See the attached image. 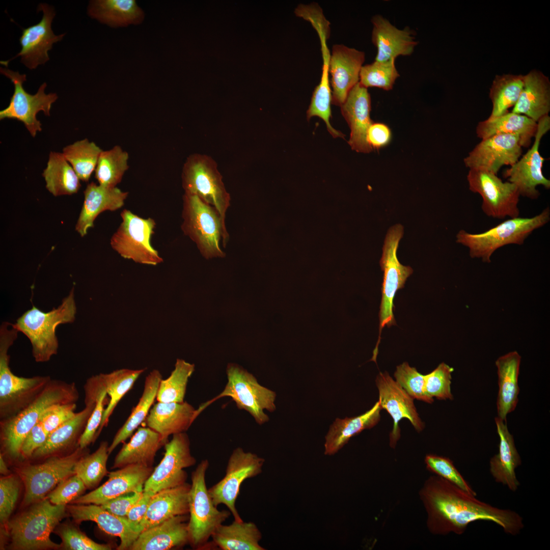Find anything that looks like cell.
Segmentation results:
<instances>
[{
    "label": "cell",
    "mask_w": 550,
    "mask_h": 550,
    "mask_svg": "<svg viewBox=\"0 0 550 550\" xmlns=\"http://www.w3.org/2000/svg\"><path fill=\"white\" fill-rule=\"evenodd\" d=\"M419 496L427 514V528L433 534L461 535L470 524L477 520L493 522L513 536L524 528L518 513L482 502L436 475L426 480Z\"/></svg>",
    "instance_id": "cell-1"
},
{
    "label": "cell",
    "mask_w": 550,
    "mask_h": 550,
    "mask_svg": "<svg viewBox=\"0 0 550 550\" xmlns=\"http://www.w3.org/2000/svg\"><path fill=\"white\" fill-rule=\"evenodd\" d=\"M79 393L74 382L51 379L42 392L24 409L0 421L3 450L12 459L20 457V450L25 437L39 421L49 406L58 403L76 402Z\"/></svg>",
    "instance_id": "cell-2"
},
{
    "label": "cell",
    "mask_w": 550,
    "mask_h": 550,
    "mask_svg": "<svg viewBox=\"0 0 550 550\" xmlns=\"http://www.w3.org/2000/svg\"><path fill=\"white\" fill-rule=\"evenodd\" d=\"M76 311L73 288L58 308L44 312L33 306L12 325L30 340L35 361L46 362L58 352L57 327L61 324L73 322Z\"/></svg>",
    "instance_id": "cell-3"
},
{
    "label": "cell",
    "mask_w": 550,
    "mask_h": 550,
    "mask_svg": "<svg viewBox=\"0 0 550 550\" xmlns=\"http://www.w3.org/2000/svg\"><path fill=\"white\" fill-rule=\"evenodd\" d=\"M8 322L0 328V419L11 417L28 406L51 379L49 376L19 377L9 367L8 349L17 338L18 331Z\"/></svg>",
    "instance_id": "cell-4"
},
{
    "label": "cell",
    "mask_w": 550,
    "mask_h": 550,
    "mask_svg": "<svg viewBox=\"0 0 550 550\" xmlns=\"http://www.w3.org/2000/svg\"><path fill=\"white\" fill-rule=\"evenodd\" d=\"M549 220L550 210L546 207L532 217L510 218L482 233H471L461 230L456 235V242L468 248L471 258L490 263L492 254L498 249L508 244H524L534 231L545 225Z\"/></svg>",
    "instance_id": "cell-5"
},
{
    "label": "cell",
    "mask_w": 550,
    "mask_h": 550,
    "mask_svg": "<svg viewBox=\"0 0 550 550\" xmlns=\"http://www.w3.org/2000/svg\"><path fill=\"white\" fill-rule=\"evenodd\" d=\"M181 229L196 244L207 259L225 256L220 244L225 246L229 234L224 221L217 210L196 195L183 196Z\"/></svg>",
    "instance_id": "cell-6"
},
{
    "label": "cell",
    "mask_w": 550,
    "mask_h": 550,
    "mask_svg": "<svg viewBox=\"0 0 550 550\" xmlns=\"http://www.w3.org/2000/svg\"><path fill=\"white\" fill-rule=\"evenodd\" d=\"M209 465L208 459H204L191 474L188 544L197 549L210 547L209 539L212 534L231 514L229 510H219L210 496L205 481Z\"/></svg>",
    "instance_id": "cell-7"
},
{
    "label": "cell",
    "mask_w": 550,
    "mask_h": 550,
    "mask_svg": "<svg viewBox=\"0 0 550 550\" xmlns=\"http://www.w3.org/2000/svg\"><path fill=\"white\" fill-rule=\"evenodd\" d=\"M41 500L8 524L13 548L17 549L59 548L50 533L64 516L66 505H55Z\"/></svg>",
    "instance_id": "cell-8"
},
{
    "label": "cell",
    "mask_w": 550,
    "mask_h": 550,
    "mask_svg": "<svg viewBox=\"0 0 550 550\" xmlns=\"http://www.w3.org/2000/svg\"><path fill=\"white\" fill-rule=\"evenodd\" d=\"M226 372L227 382L224 390L200 405L198 408L199 413L218 399L229 397L238 409L249 413L258 424L269 421V417L264 410L271 413L276 410V393L261 386L252 374L236 364H228Z\"/></svg>",
    "instance_id": "cell-9"
},
{
    "label": "cell",
    "mask_w": 550,
    "mask_h": 550,
    "mask_svg": "<svg viewBox=\"0 0 550 550\" xmlns=\"http://www.w3.org/2000/svg\"><path fill=\"white\" fill-rule=\"evenodd\" d=\"M181 180L184 193L196 195L214 207L225 221L231 197L212 157L200 153L190 154L183 164Z\"/></svg>",
    "instance_id": "cell-10"
},
{
    "label": "cell",
    "mask_w": 550,
    "mask_h": 550,
    "mask_svg": "<svg viewBox=\"0 0 550 550\" xmlns=\"http://www.w3.org/2000/svg\"><path fill=\"white\" fill-rule=\"evenodd\" d=\"M403 233V227L401 224H396L389 229L384 241L382 254L380 260L383 278L379 314V336L373 352L372 357L374 359L377 358L378 354L382 328L386 326L390 327L396 324L393 314L395 295L398 290L404 287L407 278L413 272L411 267L401 264L397 256L399 243Z\"/></svg>",
    "instance_id": "cell-11"
},
{
    "label": "cell",
    "mask_w": 550,
    "mask_h": 550,
    "mask_svg": "<svg viewBox=\"0 0 550 550\" xmlns=\"http://www.w3.org/2000/svg\"><path fill=\"white\" fill-rule=\"evenodd\" d=\"M122 223L111 239V245L124 258L136 263L156 265L163 261L151 245V238L156 223L151 218H143L124 209Z\"/></svg>",
    "instance_id": "cell-12"
},
{
    "label": "cell",
    "mask_w": 550,
    "mask_h": 550,
    "mask_svg": "<svg viewBox=\"0 0 550 550\" xmlns=\"http://www.w3.org/2000/svg\"><path fill=\"white\" fill-rule=\"evenodd\" d=\"M86 449L78 447L70 453L50 456L43 463L20 468L18 474L25 489L24 504L41 500L61 481L74 475L75 463L88 453Z\"/></svg>",
    "instance_id": "cell-13"
},
{
    "label": "cell",
    "mask_w": 550,
    "mask_h": 550,
    "mask_svg": "<svg viewBox=\"0 0 550 550\" xmlns=\"http://www.w3.org/2000/svg\"><path fill=\"white\" fill-rule=\"evenodd\" d=\"M0 71L11 80L14 86L9 105L0 111V120L15 119L22 122L32 136L35 138L37 132L42 130L41 123L37 119V114L43 111L45 115L49 116L52 104L58 99V95L54 93L45 94V82L40 86L35 94H30L23 87V82L26 80L25 74H20L18 71L2 67Z\"/></svg>",
    "instance_id": "cell-14"
},
{
    "label": "cell",
    "mask_w": 550,
    "mask_h": 550,
    "mask_svg": "<svg viewBox=\"0 0 550 550\" xmlns=\"http://www.w3.org/2000/svg\"><path fill=\"white\" fill-rule=\"evenodd\" d=\"M264 462V458L241 447L234 449L228 460L225 476L208 488L214 505H225L234 520H243L236 507L241 485L245 480L260 474Z\"/></svg>",
    "instance_id": "cell-15"
},
{
    "label": "cell",
    "mask_w": 550,
    "mask_h": 550,
    "mask_svg": "<svg viewBox=\"0 0 550 550\" xmlns=\"http://www.w3.org/2000/svg\"><path fill=\"white\" fill-rule=\"evenodd\" d=\"M467 180L470 190L481 196V209L485 215L500 219L519 216L520 196L513 183L503 182L497 175L477 169L469 170Z\"/></svg>",
    "instance_id": "cell-16"
},
{
    "label": "cell",
    "mask_w": 550,
    "mask_h": 550,
    "mask_svg": "<svg viewBox=\"0 0 550 550\" xmlns=\"http://www.w3.org/2000/svg\"><path fill=\"white\" fill-rule=\"evenodd\" d=\"M190 445L185 432L173 435L164 446L163 457L144 484V492L152 496L162 489L186 482L188 475L184 469L194 465L197 461L191 453Z\"/></svg>",
    "instance_id": "cell-17"
},
{
    "label": "cell",
    "mask_w": 550,
    "mask_h": 550,
    "mask_svg": "<svg viewBox=\"0 0 550 550\" xmlns=\"http://www.w3.org/2000/svg\"><path fill=\"white\" fill-rule=\"evenodd\" d=\"M537 124L531 148L503 174L508 181L516 186L520 196L533 200L537 199L540 196L537 189L538 185L547 189L550 188V180L544 176L542 171L544 158L539 152L541 140L550 129L549 116L543 117L537 122Z\"/></svg>",
    "instance_id": "cell-18"
},
{
    "label": "cell",
    "mask_w": 550,
    "mask_h": 550,
    "mask_svg": "<svg viewBox=\"0 0 550 550\" xmlns=\"http://www.w3.org/2000/svg\"><path fill=\"white\" fill-rule=\"evenodd\" d=\"M521 154L518 135L499 134L482 140L464 158V163L469 169L497 175L503 166L515 163Z\"/></svg>",
    "instance_id": "cell-19"
},
{
    "label": "cell",
    "mask_w": 550,
    "mask_h": 550,
    "mask_svg": "<svg viewBox=\"0 0 550 550\" xmlns=\"http://www.w3.org/2000/svg\"><path fill=\"white\" fill-rule=\"evenodd\" d=\"M39 11L43 12L41 20L37 24L22 29L19 38L21 49L11 60L1 61V64L8 67L10 60L21 57V62L30 69L44 64L49 60L48 51L53 43L61 40L65 34L56 35L51 29V22L55 16L53 8L44 3L40 4Z\"/></svg>",
    "instance_id": "cell-20"
},
{
    "label": "cell",
    "mask_w": 550,
    "mask_h": 550,
    "mask_svg": "<svg viewBox=\"0 0 550 550\" xmlns=\"http://www.w3.org/2000/svg\"><path fill=\"white\" fill-rule=\"evenodd\" d=\"M379 392V400L382 409H386L393 420V426L390 435V445L394 448L400 437L399 422L407 419L418 432L424 428L414 405V399L390 376L387 372H379L376 378Z\"/></svg>",
    "instance_id": "cell-21"
},
{
    "label": "cell",
    "mask_w": 550,
    "mask_h": 550,
    "mask_svg": "<svg viewBox=\"0 0 550 550\" xmlns=\"http://www.w3.org/2000/svg\"><path fill=\"white\" fill-rule=\"evenodd\" d=\"M154 468L141 464H129L111 472L100 487L72 501L77 504L100 505L118 497L143 491Z\"/></svg>",
    "instance_id": "cell-22"
},
{
    "label": "cell",
    "mask_w": 550,
    "mask_h": 550,
    "mask_svg": "<svg viewBox=\"0 0 550 550\" xmlns=\"http://www.w3.org/2000/svg\"><path fill=\"white\" fill-rule=\"evenodd\" d=\"M365 57L363 51L355 48L343 44L333 46L329 62L332 104L340 106L349 91L359 82Z\"/></svg>",
    "instance_id": "cell-23"
},
{
    "label": "cell",
    "mask_w": 550,
    "mask_h": 550,
    "mask_svg": "<svg viewBox=\"0 0 550 550\" xmlns=\"http://www.w3.org/2000/svg\"><path fill=\"white\" fill-rule=\"evenodd\" d=\"M340 107L350 129L348 143L351 149L361 153L371 152L373 149L367 142V134L373 122L370 116L371 98L367 88L359 82L349 91Z\"/></svg>",
    "instance_id": "cell-24"
},
{
    "label": "cell",
    "mask_w": 550,
    "mask_h": 550,
    "mask_svg": "<svg viewBox=\"0 0 550 550\" xmlns=\"http://www.w3.org/2000/svg\"><path fill=\"white\" fill-rule=\"evenodd\" d=\"M67 509L76 521H93L106 533L118 537L120 539L118 550L129 549L141 533L140 528L131 524L126 517L114 515L100 505L77 504L68 506Z\"/></svg>",
    "instance_id": "cell-25"
},
{
    "label": "cell",
    "mask_w": 550,
    "mask_h": 550,
    "mask_svg": "<svg viewBox=\"0 0 550 550\" xmlns=\"http://www.w3.org/2000/svg\"><path fill=\"white\" fill-rule=\"evenodd\" d=\"M371 21V40L377 49L375 61L386 62L413 53L418 43L409 28L400 30L380 15L373 16Z\"/></svg>",
    "instance_id": "cell-26"
},
{
    "label": "cell",
    "mask_w": 550,
    "mask_h": 550,
    "mask_svg": "<svg viewBox=\"0 0 550 550\" xmlns=\"http://www.w3.org/2000/svg\"><path fill=\"white\" fill-rule=\"evenodd\" d=\"M189 515H177L142 531L129 550H168L189 543Z\"/></svg>",
    "instance_id": "cell-27"
},
{
    "label": "cell",
    "mask_w": 550,
    "mask_h": 550,
    "mask_svg": "<svg viewBox=\"0 0 550 550\" xmlns=\"http://www.w3.org/2000/svg\"><path fill=\"white\" fill-rule=\"evenodd\" d=\"M84 193L83 205L75 225L76 231L81 237L93 227L94 222L100 213L121 208L128 195V192L117 187H107L94 182L87 185Z\"/></svg>",
    "instance_id": "cell-28"
},
{
    "label": "cell",
    "mask_w": 550,
    "mask_h": 550,
    "mask_svg": "<svg viewBox=\"0 0 550 550\" xmlns=\"http://www.w3.org/2000/svg\"><path fill=\"white\" fill-rule=\"evenodd\" d=\"M199 415L186 401L155 403L145 422L147 427L159 433L167 440L171 435L186 432Z\"/></svg>",
    "instance_id": "cell-29"
},
{
    "label": "cell",
    "mask_w": 550,
    "mask_h": 550,
    "mask_svg": "<svg viewBox=\"0 0 550 550\" xmlns=\"http://www.w3.org/2000/svg\"><path fill=\"white\" fill-rule=\"evenodd\" d=\"M190 488V484L185 482L152 495L140 524L141 532L175 516L188 514Z\"/></svg>",
    "instance_id": "cell-30"
},
{
    "label": "cell",
    "mask_w": 550,
    "mask_h": 550,
    "mask_svg": "<svg viewBox=\"0 0 550 550\" xmlns=\"http://www.w3.org/2000/svg\"><path fill=\"white\" fill-rule=\"evenodd\" d=\"M495 422L500 443L499 453L490 460V472L497 482L507 486L511 491L514 492L520 485L515 469L521 465V460L506 422L497 417Z\"/></svg>",
    "instance_id": "cell-31"
},
{
    "label": "cell",
    "mask_w": 550,
    "mask_h": 550,
    "mask_svg": "<svg viewBox=\"0 0 550 550\" xmlns=\"http://www.w3.org/2000/svg\"><path fill=\"white\" fill-rule=\"evenodd\" d=\"M85 404L84 409L48 435L45 443L34 452L31 458L39 459L58 455V453L74 444L78 445L95 407L96 401L85 398Z\"/></svg>",
    "instance_id": "cell-32"
},
{
    "label": "cell",
    "mask_w": 550,
    "mask_h": 550,
    "mask_svg": "<svg viewBox=\"0 0 550 550\" xmlns=\"http://www.w3.org/2000/svg\"><path fill=\"white\" fill-rule=\"evenodd\" d=\"M550 111V82L541 72L533 70L524 75V85L512 112L537 122Z\"/></svg>",
    "instance_id": "cell-33"
},
{
    "label": "cell",
    "mask_w": 550,
    "mask_h": 550,
    "mask_svg": "<svg viewBox=\"0 0 550 550\" xmlns=\"http://www.w3.org/2000/svg\"><path fill=\"white\" fill-rule=\"evenodd\" d=\"M168 441L148 427H139L130 441L124 443L112 468L119 469L132 464L153 466L157 452Z\"/></svg>",
    "instance_id": "cell-34"
},
{
    "label": "cell",
    "mask_w": 550,
    "mask_h": 550,
    "mask_svg": "<svg viewBox=\"0 0 550 550\" xmlns=\"http://www.w3.org/2000/svg\"><path fill=\"white\" fill-rule=\"evenodd\" d=\"M520 360L518 353L514 351L500 356L496 361L499 385L498 417L505 422L507 415L515 409L518 402Z\"/></svg>",
    "instance_id": "cell-35"
},
{
    "label": "cell",
    "mask_w": 550,
    "mask_h": 550,
    "mask_svg": "<svg viewBox=\"0 0 550 550\" xmlns=\"http://www.w3.org/2000/svg\"><path fill=\"white\" fill-rule=\"evenodd\" d=\"M381 409L378 401L370 409L361 415L344 419L336 418L325 436V455L336 454L350 438L375 426L380 420Z\"/></svg>",
    "instance_id": "cell-36"
},
{
    "label": "cell",
    "mask_w": 550,
    "mask_h": 550,
    "mask_svg": "<svg viewBox=\"0 0 550 550\" xmlns=\"http://www.w3.org/2000/svg\"><path fill=\"white\" fill-rule=\"evenodd\" d=\"M88 14L91 18L112 28L140 24L145 16L144 11L134 0L91 1Z\"/></svg>",
    "instance_id": "cell-37"
},
{
    "label": "cell",
    "mask_w": 550,
    "mask_h": 550,
    "mask_svg": "<svg viewBox=\"0 0 550 550\" xmlns=\"http://www.w3.org/2000/svg\"><path fill=\"white\" fill-rule=\"evenodd\" d=\"M537 126V122L525 115L508 112L498 117L479 122L476 132L481 140L499 134H517L521 147L528 148L535 135Z\"/></svg>",
    "instance_id": "cell-38"
},
{
    "label": "cell",
    "mask_w": 550,
    "mask_h": 550,
    "mask_svg": "<svg viewBox=\"0 0 550 550\" xmlns=\"http://www.w3.org/2000/svg\"><path fill=\"white\" fill-rule=\"evenodd\" d=\"M211 538L212 546L222 550H265L259 542L262 534L253 522L234 521L228 525H221Z\"/></svg>",
    "instance_id": "cell-39"
},
{
    "label": "cell",
    "mask_w": 550,
    "mask_h": 550,
    "mask_svg": "<svg viewBox=\"0 0 550 550\" xmlns=\"http://www.w3.org/2000/svg\"><path fill=\"white\" fill-rule=\"evenodd\" d=\"M161 379L162 375L156 369L152 370L146 376L142 395L125 422L114 436L112 443L108 446L109 454L120 443H124L130 437L139 425L145 422L156 398L159 383Z\"/></svg>",
    "instance_id": "cell-40"
},
{
    "label": "cell",
    "mask_w": 550,
    "mask_h": 550,
    "mask_svg": "<svg viewBox=\"0 0 550 550\" xmlns=\"http://www.w3.org/2000/svg\"><path fill=\"white\" fill-rule=\"evenodd\" d=\"M42 176L46 188L54 196L75 194L81 186L80 179L62 153H50Z\"/></svg>",
    "instance_id": "cell-41"
},
{
    "label": "cell",
    "mask_w": 550,
    "mask_h": 550,
    "mask_svg": "<svg viewBox=\"0 0 550 550\" xmlns=\"http://www.w3.org/2000/svg\"><path fill=\"white\" fill-rule=\"evenodd\" d=\"M145 370L146 368L138 370L121 369L109 373L99 374L109 400L104 409L96 438L103 427L107 425L109 418L119 402L132 388L135 381Z\"/></svg>",
    "instance_id": "cell-42"
},
{
    "label": "cell",
    "mask_w": 550,
    "mask_h": 550,
    "mask_svg": "<svg viewBox=\"0 0 550 550\" xmlns=\"http://www.w3.org/2000/svg\"><path fill=\"white\" fill-rule=\"evenodd\" d=\"M524 85V75H497L490 88L492 109L488 118L493 119L508 112L516 103Z\"/></svg>",
    "instance_id": "cell-43"
},
{
    "label": "cell",
    "mask_w": 550,
    "mask_h": 550,
    "mask_svg": "<svg viewBox=\"0 0 550 550\" xmlns=\"http://www.w3.org/2000/svg\"><path fill=\"white\" fill-rule=\"evenodd\" d=\"M84 391L85 398L94 399L96 405L79 440V447L82 449L87 448L96 440V433L105 408L104 406L107 405L109 400L99 374L93 375L87 379L84 386Z\"/></svg>",
    "instance_id": "cell-44"
},
{
    "label": "cell",
    "mask_w": 550,
    "mask_h": 550,
    "mask_svg": "<svg viewBox=\"0 0 550 550\" xmlns=\"http://www.w3.org/2000/svg\"><path fill=\"white\" fill-rule=\"evenodd\" d=\"M102 151L94 142L84 139L65 147L62 154L79 179L88 182Z\"/></svg>",
    "instance_id": "cell-45"
},
{
    "label": "cell",
    "mask_w": 550,
    "mask_h": 550,
    "mask_svg": "<svg viewBox=\"0 0 550 550\" xmlns=\"http://www.w3.org/2000/svg\"><path fill=\"white\" fill-rule=\"evenodd\" d=\"M128 158V153L118 145L102 151L95 170V177L99 184L116 187L129 168Z\"/></svg>",
    "instance_id": "cell-46"
},
{
    "label": "cell",
    "mask_w": 550,
    "mask_h": 550,
    "mask_svg": "<svg viewBox=\"0 0 550 550\" xmlns=\"http://www.w3.org/2000/svg\"><path fill=\"white\" fill-rule=\"evenodd\" d=\"M195 371V365L184 360H176L175 369L166 379L160 381L156 400L161 402H182L188 379Z\"/></svg>",
    "instance_id": "cell-47"
},
{
    "label": "cell",
    "mask_w": 550,
    "mask_h": 550,
    "mask_svg": "<svg viewBox=\"0 0 550 550\" xmlns=\"http://www.w3.org/2000/svg\"><path fill=\"white\" fill-rule=\"evenodd\" d=\"M108 446L107 442H102L94 452L85 454L75 464V474L82 480L89 489L97 486L107 473L106 463L109 455Z\"/></svg>",
    "instance_id": "cell-48"
},
{
    "label": "cell",
    "mask_w": 550,
    "mask_h": 550,
    "mask_svg": "<svg viewBox=\"0 0 550 550\" xmlns=\"http://www.w3.org/2000/svg\"><path fill=\"white\" fill-rule=\"evenodd\" d=\"M395 61H375L363 66L360 72L359 83L366 88L377 87L386 91L392 89L396 80L400 76Z\"/></svg>",
    "instance_id": "cell-49"
},
{
    "label": "cell",
    "mask_w": 550,
    "mask_h": 550,
    "mask_svg": "<svg viewBox=\"0 0 550 550\" xmlns=\"http://www.w3.org/2000/svg\"><path fill=\"white\" fill-rule=\"evenodd\" d=\"M394 377L395 381L413 399L429 403L433 402V398L426 393L424 375L418 372L415 367H410L407 362L396 367Z\"/></svg>",
    "instance_id": "cell-50"
},
{
    "label": "cell",
    "mask_w": 550,
    "mask_h": 550,
    "mask_svg": "<svg viewBox=\"0 0 550 550\" xmlns=\"http://www.w3.org/2000/svg\"><path fill=\"white\" fill-rule=\"evenodd\" d=\"M425 463L429 471L454 484L469 494L476 496L475 491L462 476L449 458L428 454L425 456Z\"/></svg>",
    "instance_id": "cell-51"
},
{
    "label": "cell",
    "mask_w": 550,
    "mask_h": 550,
    "mask_svg": "<svg viewBox=\"0 0 550 550\" xmlns=\"http://www.w3.org/2000/svg\"><path fill=\"white\" fill-rule=\"evenodd\" d=\"M452 367L442 363L432 372L424 375L425 388L427 394L438 400H452L451 391Z\"/></svg>",
    "instance_id": "cell-52"
},
{
    "label": "cell",
    "mask_w": 550,
    "mask_h": 550,
    "mask_svg": "<svg viewBox=\"0 0 550 550\" xmlns=\"http://www.w3.org/2000/svg\"><path fill=\"white\" fill-rule=\"evenodd\" d=\"M57 532L61 538L65 548L72 550H110L109 544L95 542L74 527L63 525Z\"/></svg>",
    "instance_id": "cell-53"
},
{
    "label": "cell",
    "mask_w": 550,
    "mask_h": 550,
    "mask_svg": "<svg viewBox=\"0 0 550 550\" xmlns=\"http://www.w3.org/2000/svg\"><path fill=\"white\" fill-rule=\"evenodd\" d=\"M76 402L58 403L51 405L44 411L39 422L49 435L59 426L73 418L76 415Z\"/></svg>",
    "instance_id": "cell-54"
},
{
    "label": "cell",
    "mask_w": 550,
    "mask_h": 550,
    "mask_svg": "<svg viewBox=\"0 0 550 550\" xmlns=\"http://www.w3.org/2000/svg\"><path fill=\"white\" fill-rule=\"evenodd\" d=\"M82 480L74 474L61 481L48 496L50 502L55 505H66L78 498L86 490Z\"/></svg>",
    "instance_id": "cell-55"
},
{
    "label": "cell",
    "mask_w": 550,
    "mask_h": 550,
    "mask_svg": "<svg viewBox=\"0 0 550 550\" xmlns=\"http://www.w3.org/2000/svg\"><path fill=\"white\" fill-rule=\"evenodd\" d=\"M19 492V483L13 476L3 477L0 480V519L1 523L6 522L17 500Z\"/></svg>",
    "instance_id": "cell-56"
},
{
    "label": "cell",
    "mask_w": 550,
    "mask_h": 550,
    "mask_svg": "<svg viewBox=\"0 0 550 550\" xmlns=\"http://www.w3.org/2000/svg\"><path fill=\"white\" fill-rule=\"evenodd\" d=\"M48 436V434L39 421L23 440L20 450V457L25 459L31 458L34 452L45 443Z\"/></svg>",
    "instance_id": "cell-57"
},
{
    "label": "cell",
    "mask_w": 550,
    "mask_h": 550,
    "mask_svg": "<svg viewBox=\"0 0 550 550\" xmlns=\"http://www.w3.org/2000/svg\"><path fill=\"white\" fill-rule=\"evenodd\" d=\"M143 493V491L134 492L131 495L121 496L100 506L114 515L126 517L129 510L140 499Z\"/></svg>",
    "instance_id": "cell-58"
},
{
    "label": "cell",
    "mask_w": 550,
    "mask_h": 550,
    "mask_svg": "<svg viewBox=\"0 0 550 550\" xmlns=\"http://www.w3.org/2000/svg\"><path fill=\"white\" fill-rule=\"evenodd\" d=\"M391 139L389 127L381 123H373L367 134V142L372 149H379L387 145Z\"/></svg>",
    "instance_id": "cell-59"
},
{
    "label": "cell",
    "mask_w": 550,
    "mask_h": 550,
    "mask_svg": "<svg viewBox=\"0 0 550 550\" xmlns=\"http://www.w3.org/2000/svg\"><path fill=\"white\" fill-rule=\"evenodd\" d=\"M151 497L150 495L143 491L141 497L127 513L126 517L129 521L140 527V524L147 511Z\"/></svg>",
    "instance_id": "cell-60"
},
{
    "label": "cell",
    "mask_w": 550,
    "mask_h": 550,
    "mask_svg": "<svg viewBox=\"0 0 550 550\" xmlns=\"http://www.w3.org/2000/svg\"><path fill=\"white\" fill-rule=\"evenodd\" d=\"M0 471L1 474H5L8 472L7 466L4 456L0 454Z\"/></svg>",
    "instance_id": "cell-61"
}]
</instances>
